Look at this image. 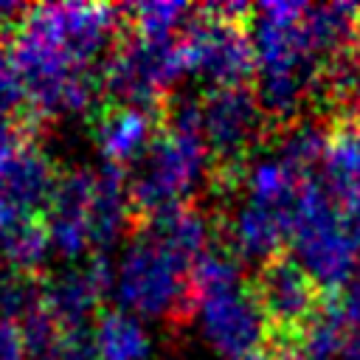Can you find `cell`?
<instances>
[{
  "mask_svg": "<svg viewBox=\"0 0 360 360\" xmlns=\"http://www.w3.org/2000/svg\"><path fill=\"white\" fill-rule=\"evenodd\" d=\"M290 242L295 262L312 276V281L335 295L354 276L360 264V242L343 222L340 205L312 177L301 180L290 208Z\"/></svg>",
  "mask_w": 360,
  "mask_h": 360,
  "instance_id": "obj_3",
  "label": "cell"
},
{
  "mask_svg": "<svg viewBox=\"0 0 360 360\" xmlns=\"http://www.w3.org/2000/svg\"><path fill=\"white\" fill-rule=\"evenodd\" d=\"M197 312H200L205 338L231 360L262 346V340L267 335L264 315L250 290V281H245L233 290L200 298Z\"/></svg>",
  "mask_w": 360,
  "mask_h": 360,
  "instance_id": "obj_8",
  "label": "cell"
},
{
  "mask_svg": "<svg viewBox=\"0 0 360 360\" xmlns=\"http://www.w3.org/2000/svg\"><path fill=\"white\" fill-rule=\"evenodd\" d=\"M250 290L264 315V340L276 346H290L329 298V292H323L287 250L267 259L256 270Z\"/></svg>",
  "mask_w": 360,
  "mask_h": 360,
  "instance_id": "obj_7",
  "label": "cell"
},
{
  "mask_svg": "<svg viewBox=\"0 0 360 360\" xmlns=\"http://www.w3.org/2000/svg\"><path fill=\"white\" fill-rule=\"evenodd\" d=\"M48 360H101V357L93 332L87 326H79V329H62V338Z\"/></svg>",
  "mask_w": 360,
  "mask_h": 360,
  "instance_id": "obj_21",
  "label": "cell"
},
{
  "mask_svg": "<svg viewBox=\"0 0 360 360\" xmlns=\"http://www.w3.org/2000/svg\"><path fill=\"white\" fill-rule=\"evenodd\" d=\"M245 3L202 6L177 37L186 70L214 87H250L256 82V48L245 17Z\"/></svg>",
  "mask_w": 360,
  "mask_h": 360,
  "instance_id": "obj_4",
  "label": "cell"
},
{
  "mask_svg": "<svg viewBox=\"0 0 360 360\" xmlns=\"http://www.w3.org/2000/svg\"><path fill=\"white\" fill-rule=\"evenodd\" d=\"M338 301H340V309H343V318L349 326H357L360 332V273L338 292Z\"/></svg>",
  "mask_w": 360,
  "mask_h": 360,
  "instance_id": "obj_23",
  "label": "cell"
},
{
  "mask_svg": "<svg viewBox=\"0 0 360 360\" xmlns=\"http://www.w3.org/2000/svg\"><path fill=\"white\" fill-rule=\"evenodd\" d=\"M101 360H146L149 340L129 312H101L93 329Z\"/></svg>",
  "mask_w": 360,
  "mask_h": 360,
  "instance_id": "obj_18",
  "label": "cell"
},
{
  "mask_svg": "<svg viewBox=\"0 0 360 360\" xmlns=\"http://www.w3.org/2000/svg\"><path fill=\"white\" fill-rule=\"evenodd\" d=\"M349 343V323L343 318L338 292L326 298L321 312L307 323V329L290 343L281 346L295 354V360H335Z\"/></svg>",
  "mask_w": 360,
  "mask_h": 360,
  "instance_id": "obj_14",
  "label": "cell"
},
{
  "mask_svg": "<svg viewBox=\"0 0 360 360\" xmlns=\"http://www.w3.org/2000/svg\"><path fill=\"white\" fill-rule=\"evenodd\" d=\"M340 360H360V332H354V335L349 338V343H346Z\"/></svg>",
  "mask_w": 360,
  "mask_h": 360,
  "instance_id": "obj_25",
  "label": "cell"
},
{
  "mask_svg": "<svg viewBox=\"0 0 360 360\" xmlns=\"http://www.w3.org/2000/svg\"><path fill=\"white\" fill-rule=\"evenodd\" d=\"M281 135L278 141V160L301 180H309L312 172L326 160L329 149V132L315 118H298L284 129H276Z\"/></svg>",
  "mask_w": 360,
  "mask_h": 360,
  "instance_id": "obj_16",
  "label": "cell"
},
{
  "mask_svg": "<svg viewBox=\"0 0 360 360\" xmlns=\"http://www.w3.org/2000/svg\"><path fill=\"white\" fill-rule=\"evenodd\" d=\"M326 188L338 202L360 191V118L335 124L323 160Z\"/></svg>",
  "mask_w": 360,
  "mask_h": 360,
  "instance_id": "obj_15",
  "label": "cell"
},
{
  "mask_svg": "<svg viewBox=\"0 0 360 360\" xmlns=\"http://www.w3.org/2000/svg\"><path fill=\"white\" fill-rule=\"evenodd\" d=\"M127 31L146 37V39H172V31L177 25H186L183 17L188 14L186 3H138L121 8Z\"/></svg>",
  "mask_w": 360,
  "mask_h": 360,
  "instance_id": "obj_19",
  "label": "cell"
},
{
  "mask_svg": "<svg viewBox=\"0 0 360 360\" xmlns=\"http://www.w3.org/2000/svg\"><path fill=\"white\" fill-rule=\"evenodd\" d=\"M48 248H51V236L45 217L39 214H20L0 236V250L6 256V264L20 273H37Z\"/></svg>",
  "mask_w": 360,
  "mask_h": 360,
  "instance_id": "obj_17",
  "label": "cell"
},
{
  "mask_svg": "<svg viewBox=\"0 0 360 360\" xmlns=\"http://www.w3.org/2000/svg\"><path fill=\"white\" fill-rule=\"evenodd\" d=\"M56 180H59V172L53 169L51 158L37 146L34 138L22 141L0 163V186L11 200V205L22 214L45 217Z\"/></svg>",
  "mask_w": 360,
  "mask_h": 360,
  "instance_id": "obj_13",
  "label": "cell"
},
{
  "mask_svg": "<svg viewBox=\"0 0 360 360\" xmlns=\"http://www.w3.org/2000/svg\"><path fill=\"white\" fill-rule=\"evenodd\" d=\"M0 360H28L22 332L14 321L0 318Z\"/></svg>",
  "mask_w": 360,
  "mask_h": 360,
  "instance_id": "obj_22",
  "label": "cell"
},
{
  "mask_svg": "<svg viewBox=\"0 0 360 360\" xmlns=\"http://www.w3.org/2000/svg\"><path fill=\"white\" fill-rule=\"evenodd\" d=\"M8 51L22 76L28 112L37 124L53 115L93 110L101 76L79 65L68 51L56 6L25 8L11 25Z\"/></svg>",
  "mask_w": 360,
  "mask_h": 360,
  "instance_id": "obj_1",
  "label": "cell"
},
{
  "mask_svg": "<svg viewBox=\"0 0 360 360\" xmlns=\"http://www.w3.org/2000/svg\"><path fill=\"white\" fill-rule=\"evenodd\" d=\"M112 284L107 253H93L84 267L65 270L42 281V301L62 329H79L98 309Z\"/></svg>",
  "mask_w": 360,
  "mask_h": 360,
  "instance_id": "obj_10",
  "label": "cell"
},
{
  "mask_svg": "<svg viewBox=\"0 0 360 360\" xmlns=\"http://www.w3.org/2000/svg\"><path fill=\"white\" fill-rule=\"evenodd\" d=\"M219 245H225L236 259L259 262V267L284 253V242L290 239V214L267 205H256L245 200L233 217L219 219Z\"/></svg>",
  "mask_w": 360,
  "mask_h": 360,
  "instance_id": "obj_12",
  "label": "cell"
},
{
  "mask_svg": "<svg viewBox=\"0 0 360 360\" xmlns=\"http://www.w3.org/2000/svg\"><path fill=\"white\" fill-rule=\"evenodd\" d=\"M93 180H96V172H87V169L62 172L45 211L51 248H56L68 259H76L90 248L87 211L93 197Z\"/></svg>",
  "mask_w": 360,
  "mask_h": 360,
  "instance_id": "obj_11",
  "label": "cell"
},
{
  "mask_svg": "<svg viewBox=\"0 0 360 360\" xmlns=\"http://www.w3.org/2000/svg\"><path fill=\"white\" fill-rule=\"evenodd\" d=\"M0 110L14 118L37 124L28 112V96H25L22 76H20V70L11 59V51L6 45H0Z\"/></svg>",
  "mask_w": 360,
  "mask_h": 360,
  "instance_id": "obj_20",
  "label": "cell"
},
{
  "mask_svg": "<svg viewBox=\"0 0 360 360\" xmlns=\"http://www.w3.org/2000/svg\"><path fill=\"white\" fill-rule=\"evenodd\" d=\"M163 112H152L143 107L121 104L112 98H101L90 110V135L104 158V163L124 169L127 163L146 155L152 146L158 129H160Z\"/></svg>",
  "mask_w": 360,
  "mask_h": 360,
  "instance_id": "obj_9",
  "label": "cell"
},
{
  "mask_svg": "<svg viewBox=\"0 0 360 360\" xmlns=\"http://www.w3.org/2000/svg\"><path fill=\"white\" fill-rule=\"evenodd\" d=\"M186 70L180 42L172 39H146L132 31H121L101 70V84L107 98L163 112L166 93L172 82Z\"/></svg>",
  "mask_w": 360,
  "mask_h": 360,
  "instance_id": "obj_6",
  "label": "cell"
},
{
  "mask_svg": "<svg viewBox=\"0 0 360 360\" xmlns=\"http://www.w3.org/2000/svg\"><path fill=\"white\" fill-rule=\"evenodd\" d=\"M202 174H211V155L200 129V101L169 98L160 129L141 158L138 174L129 180L132 225L188 202L186 197Z\"/></svg>",
  "mask_w": 360,
  "mask_h": 360,
  "instance_id": "obj_2",
  "label": "cell"
},
{
  "mask_svg": "<svg viewBox=\"0 0 360 360\" xmlns=\"http://www.w3.org/2000/svg\"><path fill=\"white\" fill-rule=\"evenodd\" d=\"M236 360H295V354L287 352V349H281V346H276V343H270V340H264L262 346L250 349L248 354H242Z\"/></svg>",
  "mask_w": 360,
  "mask_h": 360,
  "instance_id": "obj_24",
  "label": "cell"
},
{
  "mask_svg": "<svg viewBox=\"0 0 360 360\" xmlns=\"http://www.w3.org/2000/svg\"><path fill=\"white\" fill-rule=\"evenodd\" d=\"M118 298L127 309L146 318H188L197 309L191 264L152 233L138 231L118 267Z\"/></svg>",
  "mask_w": 360,
  "mask_h": 360,
  "instance_id": "obj_5",
  "label": "cell"
}]
</instances>
